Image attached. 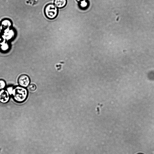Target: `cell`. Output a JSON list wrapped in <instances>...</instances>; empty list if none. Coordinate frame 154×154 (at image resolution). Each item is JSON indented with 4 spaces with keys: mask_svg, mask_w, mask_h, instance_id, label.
Instances as JSON below:
<instances>
[{
    "mask_svg": "<svg viewBox=\"0 0 154 154\" xmlns=\"http://www.w3.org/2000/svg\"><path fill=\"white\" fill-rule=\"evenodd\" d=\"M28 88L30 91H32L35 90L36 87L35 85L33 84H31L28 87Z\"/></svg>",
    "mask_w": 154,
    "mask_h": 154,
    "instance_id": "52a82bcc",
    "label": "cell"
},
{
    "mask_svg": "<svg viewBox=\"0 0 154 154\" xmlns=\"http://www.w3.org/2000/svg\"><path fill=\"white\" fill-rule=\"evenodd\" d=\"M18 82L21 86L26 87L30 83V79L28 76L24 75H22L19 77Z\"/></svg>",
    "mask_w": 154,
    "mask_h": 154,
    "instance_id": "3957f363",
    "label": "cell"
},
{
    "mask_svg": "<svg viewBox=\"0 0 154 154\" xmlns=\"http://www.w3.org/2000/svg\"><path fill=\"white\" fill-rule=\"evenodd\" d=\"M9 94L7 91L2 90L0 91V102L3 103L7 102L9 99Z\"/></svg>",
    "mask_w": 154,
    "mask_h": 154,
    "instance_id": "277c9868",
    "label": "cell"
},
{
    "mask_svg": "<svg viewBox=\"0 0 154 154\" xmlns=\"http://www.w3.org/2000/svg\"><path fill=\"white\" fill-rule=\"evenodd\" d=\"M6 84L4 81L0 80V89H3L5 86Z\"/></svg>",
    "mask_w": 154,
    "mask_h": 154,
    "instance_id": "ba28073f",
    "label": "cell"
},
{
    "mask_svg": "<svg viewBox=\"0 0 154 154\" xmlns=\"http://www.w3.org/2000/svg\"><path fill=\"white\" fill-rule=\"evenodd\" d=\"M142 154V153H139V154Z\"/></svg>",
    "mask_w": 154,
    "mask_h": 154,
    "instance_id": "8fae6325",
    "label": "cell"
},
{
    "mask_svg": "<svg viewBox=\"0 0 154 154\" xmlns=\"http://www.w3.org/2000/svg\"><path fill=\"white\" fill-rule=\"evenodd\" d=\"M67 0H54V5L58 8H62L66 6Z\"/></svg>",
    "mask_w": 154,
    "mask_h": 154,
    "instance_id": "5b68a950",
    "label": "cell"
},
{
    "mask_svg": "<svg viewBox=\"0 0 154 154\" xmlns=\"http://www.w3.org/2000/svg\"><path fill=\"white\" fill-rule=\"evenodd\" d=\"M44 11L45 16L49 19L55 18L58 13L57 7L54 4L51 3L48 4L45 6Z\"/></svg>",
    "mask_w": 154,
    "mask_h": 154,
    "instance_id": "7a4b0ae2",
    "label": "cell"
},
{
    "mask_svg": "<svg viewBox=\"0 0 154 154\" xmlns=\"http://www.w3.org/2000/svg\"><path fill=\"white\" fill-rule=\"evenodd\" d=\"M12 94L14 99L16 102L22 103L26 99L28 92L26 88L20 86H17L13 89Z\"/></svg>",
    "mask_w": 154,
    "mask_h": 154,
    "instance_id": "6da1fadb",
    "label": "cell"
},
{
    "mask_svg": "<svg viewBox=\"0 0 154 154\" xmlns=\"http://www.w3.org/2000/svg\"><path fill=\"white\" fill-rule=\"evenodd\" d=\"M76 1L78 2H80L82 1V0H76Z\"/></svg>",
    "mask_w": 154,
    "mask_h": 154,
    "instance_id": "30bf717a",
    "label": "cell"
},
{
    "mask_svg": "<svg viewBox=\"0 0 154 154\" xmlns=\"http://www.w3.org/2000/svg\"><path fill=\"white\" fill-rule=\"evenodd\" d=\"M79 6L80 8L83 10L87 9L89 5L88 0H83L79 2Z\"/></svg>",
    "mask_w": 154,
    "mask_h": 154,
    "instance_id": "8992f818",
    "label": "cell"
},
{
    "mask_svg": "<svg viewBox=\"0 0 154 154\" xmlns=\"http://www.w3.org/2000/svg\"><path fill=\"white\" fill-rule=\"evenodd\" d=\"M13 89V88L12 87H8L7 89V91L10 94H12Z\"/></svg>",
    "mask_w": 154,
    "mask_h": 154,
    "instance_id": "9c48e42d",
    "label": "cell"
}]
</instances>
